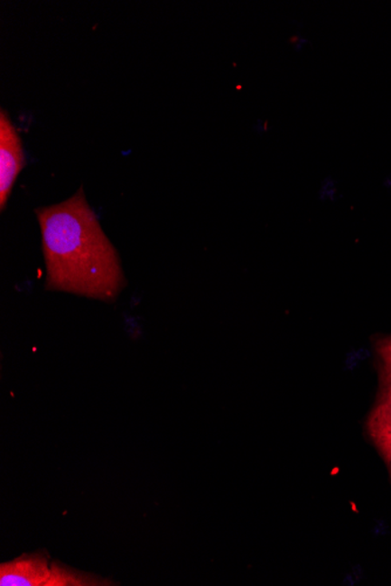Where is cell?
Returning <instances> with one entry per match:
<instances>
[{
    "label": "cell",
    "instance_id": "4",
    "mask_svg": "<svg viewBox=\"0 0 391 586\" xmlns=\"http://www.w3.org/2000/svg\"><path fill=\"white\" fill-rule=\"evenodd\" d=\"M367 431L378 452L389 460L391 457V384H380L377 403L371 410Z\"/></svg>",
    "mask_w": 391,
    "mask_h": 586
},
{
    "label": "cell",
    "instance_id": "3",
    "mask_svg": "<svg viewBox=\"0 0 391 586\" xmlns=\"http://www.w3.org/2000/svg\"><path fill=\"white\" fill-rule=\"evenodd\" d=\"M52 562L49 553H23L14 560L0 564V586H46Z\"/></svg>",
    "mask_w": 391,
    "mask_h": 586
},
{
    "label": "cell",
    "instance_id": "7",
    "mask_svg": "<svg viewBox=\"0 0 391 586\" xmlns=\"http://www.w3.org/2000/svg\"><path fill=\"white\" fill-rule=\"evenodd\" d=\"M386 462H388V465H389V467H390V470H391V457L389 458V460L386 461Z\"/></svg>",
    "mask_w": 391,
    "mask_h": 586
},
{
    "label": "cell",
    "instance_id": "6",
    "mask_svg": "<svg viewBox=\"0 0 391 586\" xmlns=\"http://www.w3.org/2000/svg\"><path fill=\"white\" fill-rule=\"evenodd\" d=\"M375 347L380 362V384H391V336L378 340Z\"/></svg>",
    "mask_w": 391,
    "mask_h": 586
},
{
    "label": "cell",
    "instance_id": "1",
    "mask_svg": "<svg viewBox=\"0 0 391 586\" xmlns=\"http://www.w3.org/2000/svg\"><path fill=\"white\" fill-rule=\"evenodd\" d=\"M41 225L46 288L114 302L126 286L121 260L79 189L35 211Z\"/></svg>",
    "mask_w": 391,
    "mask_h": 586
},
{
    "label": "cell",
    "instance_id": "2",
    "mask_svg": "<svg viewBox=\"0 0 391 586\" xmlns=\"http://www.w3.org/2000/svg\"><path fill=\"white\" fill-rule=\"evenodd\" d=\"M25 165L21 136L5 109L0 113V208L5 209L12 188Z\"/></svg>",
    "mask_w": 391,
    "mask_h": 586
},
{
    "label": "cell",
    "instance_id": "5",
    "mask_svg": "<svg viewBox=\"0 0 391 586\" xmlns=\"http://www.w3.org/2000/svg\"><path fill=\"white\" fill-rule=\"evenodd\" d=\"M112 581L107 580L94 573L79 572L72 566L52 562V573L46 586H109Z\"/></svg>",
    "mask_w": 391,
    "mask_h": 586
}]
</instances>
